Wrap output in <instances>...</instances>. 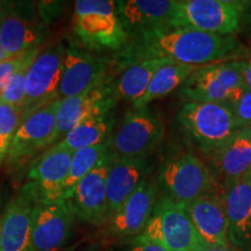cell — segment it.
<instances>
[{"instance_id":"6","label":"cell","mask_w":251,"mask_h":251,"mask_svg":"<svg viewBox=\"0 0 251 251\" xmlns=\"http://www.w3.org/2000/svg\"><path fill=\"white\" fill-rule=\"evenodd\" d=\"M164 133L162 119L155 111L148 106L131 108L113 130L109 150L117 158L148 157L161 144Z\"/></svg>"},{"instance_id":"18","label":"cell","mask_w":251,"mask_h":251,"mask_svg":"<svg viewBox=\"0 0 251 251\" xmlns=\"http://www.w3.org/2000/svg\"><path fill=\"white\" fill-rule=\"evenodd\" d=\"M228 220L229 242L237 248L251 247V177L224 183L221 194Z\"/></svg>"},{"instance_id":"7","label":"cell","mask_w":251,"mask_h":251,"mask_svg":"<svg viewBox=\"0 0 251 251\" xmlns=\"http://www.w3.org/2000/svg\"><path fill=\"white\" fill-rule=\"evenodd\" d=\"M158 185L171 200L187 205L213 191V177L200 158L191 152H176L163 163Z\"/></svg>"},{"instance_id":"12","label":"cell","mask_w":251,"mask_h":251,"mask_svg":"<svg viewBox=\"0 0 251 251\" xmlns=\"http://www.w3.org/2000/svg\"><path fill=\"white\" fill-rule=\"evenodd\" d=\"M58 101L56 100L36 109L21 122L9 147L6 164L17 168L41 150L51 147Z\"/></svg>"},{"instance_id":"10","label":"cell","mask_w":251,"mask_h":251,"mask_svg":"<svg viewBox=\"0 0 251 251\" xmlns=\"http://www.w3.org/2000/svg\"><path fill=\"white\" fill-rule=\"evenodd\" d=\"M65 49L61 45L40 51L28 69L26 77V98L23 108V122L31 113L58 100L63 59Z\"/></svg>"},{"instance_id":"27","label":"cell","mask_w":251,"mask_h":251,"mask_svg":"<svg viewBox=\"0 0 251 251\" xmlns=\"http://www.w3.org/2000/svg\"><path fill=\"white\" fill-rule=\"evenodd\" d=\"M109 151V140L107 142L89 148L79 149L72 152L71 165L67 181L63 188V200L70 199L77 184L85 178L96 166L101 162L106 153Z\"/></svg>"},{"instance_id":"5","label":"cell","mask_w":251,"mask_h":251,"mask_svg":"<svg viewBox=\"0 0 251 251\" xmlns=\"http://www.w3.org/2000/svg\"><path fill=\"white\" fill-rule=\"evenodd\" d=\"M140 237L159 244L168 251H197L205 242L188 218L185 205L163 196Z\"/></svg>"},{"instance_id":"2","label":"cell","mask_w":251,"mask_h":251,"mask_svg":"<svg viewBox=\"0 0 251 251\" xmlns=\"http://www.w3.org/2000/svg\"><path fill=\"white\" fill-rule=\"evenodd\" d=\"M74 33L91 50H124L129 45L118 14L117 1L77 0L75 2Z\"/></svg>"},{"instance_id":"13","label":"cell","mask_w":251,"mask_h":251,"mask_svg":"<svg viewBox=\"0 0 251 251\" xmlns=\"http://www.w3.org/2000/svg\"><path fill=\"white\" fill-rule=\"evenodd\" d=\"M115 156L111 150L101 162L75 187L68 200L75 218L93 226H103L108 220L106 180Z\"/></svg>"},{"instance_id":"20","label":"cell","mask_w":251,"mask_h":251,"mask_svg":"<svg viewBox=\"0 0 251 251\" xmlns=\"http://www.w3.org/2000/svg\"><path fill=\"white\" fill-rule=\"evenodd\" d=\"M152 169L149 157L117 158L109 168L106 180L108 219L118 211L130 194L147 180ZM108 221V220H107Z\"/></svg>"},{"instance_id":"11","label":"cell","mask_w":251,"mask_h":251,"mask_svg":"<svg viewBox=\"0 0 251 251\" xmlns=\"http://www.w3.org/2000/svg\"><path fill=\"white\" fill-rule=\"evenodd\" d=\"M75 215L68 200L35 203L31 213V248L59 251L72 236Z\"/></svg>"},{"instance_id":"15","label":"cell","mask_w":251,"mask_h":251,"mask_svg":"<svg viewBox=\"0 0 251 251\" xmlns=\"http://www.w3.org/2000/svg\"><path fill=\"white\" fill-rule=\"evenodd\" d=\"M107 62L90 52L70 47L65 49L58 89V100L89 92L107 83Z\"/></svg>"},{"instance_id":"32","label":"cell","mask_w":251,"mask_h":251,"mask_svg":"<svg viewBox=\"0 0 251 251\" xmlns=\"http://www.w3.org/2000/svg\"><path fill=\"white\" fill-rule=\"evenodd\" d=\"M240 54L235 59L240 65V72L241 76H242L243 84L251 91V49H246L243 56H241Z\"/></svg>"},{"instance_id":"23","label":"cell","mask_w":251,"mask_h":251,"mask_svg":"<svg viewBox=\"0 0 251 251\" xmlns=\"http://www.w3.org/2000/svg\"><path fill=\"white\" fill-rule=\"evenodd\" d=\"M170 61L159 58L141 59L129 63L120 76L111 83L115 100L121 99L135 103L142 98L155 72Z\"/></svg>"},{"instance_id":"36","label":"cell","mask_w":251,"mask_h":251,"mask_svg":"<svg viewBox=\"0 0 251 251\" xmlns=\"http://www.w3.org/2000/svg\"><path fill=\"white\" fill-rule=\"evenodd\" d=\"M197 251H233L230 250L229 248H222V247H213V246H208V244H203L198 249Z\"/></svg>"},{"instance_id":"37","label":"cell","mask_w":251,"mask_h":251,"mask_svg":"<svg viewBox=\"0 0 251 251\" xmlns=\"http://www.w3.org/2000/svg\"><path fill=\"white\" fill-rule=\"evenodd\" d=\"M9 57H12V56L8 55L7 52H6L5 50L2 49V47L0 46V62L5 61V59H7V58H9Z\"/></svg>"},{"instance_id":"29","label":"cell","mask_w":251,"mask_h":251,"mask_svg":"<svg viewBox=\"0 0 251 251\" xmlns=\"http://www.w3.org/2000/svg\"><path fill=\"white\" fill-rule=\"evenodd\" d=\"M241 128H251V91L241 85L226 101Z\"/></svg>"},{"instance_id":"3","label":"cell","mask_w":251,"mask_h":251,"mask_svg":"<svg viewBox=\"0 0 251 251\" xmlns=\"http://www.w3.org/2000/svg\"><path fill=\"white\" fill-rule=\"evenodd\" d=\"M176 119L188 139L206 153L216 151L242 129L227 102H186Z\"/></svg>"},{"instance_id":"22","label":"cell","mask_w":251,"mask_h":251,"mask_svg":"<svg viewBox=\"0 0 251 251\" xmlns=\"http://www.w3.org/2000/svg\"><path fill=\"white\" fill-rule=\"evenodd\" d=\"M215 171L224 183L249 175L251 170V128H242L212 153Z\"/></svg>"},{"instance_id":"17","label":"cell","mask_w":251,"mask_h":251,"mask_svg":"<svg viewBox=\"0 0 251 251\" xmlns=\"http://www.w3.org/2000/svg\"><path fill=\"white\" fill-rule=\"evenodd\" d=\"M114 102L115 98L112 93L111 83L103 84L80 96L59 100L51 147L58 143L80 122L93 115L112 111Z\"/></svg>"},{"instance_id":"8","label":"cell","mask_w":251,"mask_h":251,"mask_svg":"<svg viewBox=\"0 0 251 251\" xmlns=\"http://www.w3.org/2000/svg\"><path fill=\"white\" fill-rule=\"evenodd\" d=\"M243 85L236 59L202 65L180 86V98L186 102H226Z\"/></svg>"},{"instance_id":"33","label":"cell","mask_w":251,"mask_h":251,"mask_svg":"<svg viewBox=\"0 0 251 251\" xmlns=\"http://www.w3.org/2000/svg\"><path fill=\"white\" fill-rule=\"evenodd\" d=\"M129 251H168L159 244L153 243L151 241L144 240V238L137 236L133 240Z\"/></svg>"},{"instance_id":"38","label":"cell","mask_w":251,"mask_h":251,"mask_svg":"<svg viewBox=\"0 0 251 251\" xmlns=\"http://www.w3.org/2000/svg\"><path fill=\"white\" fill-rule=\"evenodd\" d=\"M84 251H100V249L97 246H91L90 248H87V249Z\"/></svg>"},{"instance_id":"24","label":"cell","mask_w":251,"mask_h":251,"mask_svg":"<svg viewBox=\"0 0 251 251\" xmlns=\"http://www.w3.org/2000/svg\"><path fill=\"white\" fill-rule=\"evenodd\" d=\"M43 37V27L20 13L11 12L0 20V46L11 56L37 48Z\"/></svg>"},{"instance_id":"39","label":"cell","mask_w":251,"mask_h":251,"mask_svg":"<svg viewBox=\"0 0 251 251\" xmlns=\"http://www.w3.org/2000/svg\"><path fill=\"white\" fill-rule=\"evenodd\" d=\"M24 251H35V250H34V249H33V248H31V247H30V248H28V249H26V250H24Z\"/></svg>"},{"instance_id":"28","label":"cell","mask_w":251,"mask_h":251,"mask_svg":"<svg viewBox=\"0 0 251 251\" xmlns=\"http://www.w3.org/2000/svg\"><path fill=\"white\" fill-rule=\"evenodd\" d=\"M23 119V108L0 101V164L6 161L9 147Z\"/></svg>"},{"instance_id":"25","label":"cell","mask_w":251,"mask_h":251,"mask_svg":"<svg viewBox=\"0 0 251 251\" xmlns=\"http://www.w3.org/2000/svg\"><path fill=\"white\" fill-rule=\"evenodd\" d=\"M114 130V114L112 111L93 115L72 129L56 143L75 152L79 149L98 146L111 139Z\"/></svg>"},{"instance_id":"9","label":"cell","mask_w":251,"mask_h":251,"mask_svg":"<svg viewBox=\"0 0 251 251\" xmlns=\"http://www.w3.org/2000/svg\"><path fill=\"white\" fill-rule=\"evenodd\" d=\"M72 151L52 146L41 155L28 171V179L20 191L34 203L54 202L63 200V188L71 165Z\"/></svg>"},{"instance_id":"34","label":"cell","mask_w":251,"mask_h":251,"mask_svg":"<svg viewBox=\"0 0 251 251\" xmlns=\"http://www.w3.org/2000/svg\"><path fill=\"white\" fill-rule=\"evenodd\" d=\"M240 33L249 37L251 40V1L248 0L244 6V11L242 14V20H241Z\"/></svg>"},{"instance_id":"21","label":"cell","mask_w":251,"mask_h":251,"mask_svg":"<svg viewBox=\"0 0 251 251\" xmlns=\"http://www.w3.org/2000/svg\"><path fill=\"white\" fill-rule=\"evenodd\" d=\"M33 200L20 191L0 215V251H24L31 247Z\"/></svg>"},{"instance_id":"16","label":"cell","mask_w":251,"mask_h":251,"mask_svg":"<svg viewBox=\"0 0 251 251\" xmlns=\"http://www.w3.org/2000/svg\"><path fill=\"white\" fill-rule=\"evenodd\" d=\"M157 201V185L144 180L106 222L109 238L137 237L143 233Z\"/></svg>"},{"instance_id":"30","label":"cell","mask_w":251,"mask_h":251,"mask_svg":"<svg viewBox=\"0 0 251 251\" xmlns=\"http://www.w3.org/2000/svg\"><path fill=\"white\" fill-rule=\"evenodd\" d=\"M29 67L30 64L25 65L8 80V83L6 84L0 93V101L24 108L25 98H26L25 86H26V77Z\"/></svg>"},{"instance_id":"4","label":"cell","mask_w":251,"mask_h":251,"mask_svg":"<svg viewBox=\"0 0 251 251\" xmlns=\"http://www.w3.org/2000/svg\"><path fill=\"white\" fill-rule=\"evenodd\" d=\"M246 1L241 0H175L171 26L218 36L240 33Z\"/></svg>"},{"instance_id":"19","label":"cell","mask_w":251,"mask_h":251,"mask_svg":"<svg viewBox=\"0 0 251 251\" xmlns=\"http://www.w3.org/2000/svg\"><path fill=\"white\" fill-rule=\"evenodd\" d=\"M185 209L203 242L229 248L228 220L221 194L211 191L185 205Z\"/></svg>"},{"instance_id":"31","label":"cell","mask_w":251,"mask_h":251,"mask_svg":"<svg viewBox=\"0 0 251 251\" xmlns=\"http://www.w3.org/2000/svg\"><path fill=\"white\" fill-rule=\"evenodd\" d=\"M39 54L40 49L34 48L0 62V93L6 84L8 83V80L25 65L31 64Z\"/></svg>"},{"instance_id":"14","label":"cell","mask_w":251,"mask_h":251,"mask_svg":"<svg viewBox=\"0 0 251 251\" xmlns=\"http://www.w3.org/2000/svg\"><path fill=\"white\" fill-rule=\"evenodd\" d=\"M175 0L117 1L118 14L129 40H139L172 29Z\"/></svg>"},{"instance_id":"35","label":"cell","mask_w":251,"mask_h":251,"mask_svg":"<svg viewBox=\"0 0 251 251\" xmlns=\"http://www.w3.org/2000/svg\"><path fill=\"white\" fill-rule=\"evenodd\" d=\"M17 6V2H8V1H0V20L5 18L6 15L11 13V9Z\"/></svg>"},{"instance_id":"1","label":"cell","mask_w":251,"mask_h":251,"mask_svg":"<svg viewBox=\"0 0 251 251\" xmlns=\"http://www.w3.org/2000/svg\"><path fill=\"white\" fill-rule=\"evenodd\" d=\"M235 36H218L191 29H172L129 41L124 50L125 61L159 58L188 65L212 64L235 59L238 51ZM128 63V64H129Z\"/></svg>"},{"instance_id":"40","label":"cell","mask_w":251,"mask_h":251,"mask_svg":"<svg viewBox=\"0 0 251 251\" xmlns=\"http://www.w3.org/2000/svg\"><path fill=\"white\" fill-rule=\"evenodd\" d=\"M249 175H250V177H251V170H250V172H249Z\"/></svg>"},{"instance_id":"26","label":"cell","mask_w":251,"mask_h":251,"mask_svg":"<svg viewBox=\"0 0 251 251\" xmlns=\"http://www.w3.org/2000/svg\"><path fill=\"white\" fill-rule=\"evenodd\" d=\"M198 68L200 67L175 62H170L163 65L155 72L142 98L133 103V108L147 107L153 100L161 99L163 97L168 96L169 93H171L178 87L180 89V86Z\"/></svg>"}]
</instances>
